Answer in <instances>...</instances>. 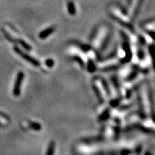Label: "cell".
Masks as SVG:
<instances>
[{
    "instance_id": "5",
    "label": "cell",
    "mask_w": 155,
    "mask_h": 155,
    "mask_svg": "<svg viewBox=\"0 0 155 155\" xmlns=\"http://www.w3.org/2000/svg\"><path fill=\"white\" fill-rule=\"evenodd\" d=\"M46 64L48 65L49 67H51L53 65V61L52 60H48L46 61Z\"/></svg>"
},
{
    "instance_id": "2",
    "label": "cell",
    "mask_w": 155,
    "mask_h": 155,
    "mask_svg": "<svg viewBox=\"0 0 155 155\" xmlns=\"http://www.w3.org/2000/svg\"><path fill=\"white\" fill-rule=\"evenodd\" d=\"M15 50H16L17 52H18V54H19L21 57H22L23 59H25V60L28 61V62H30V64H32V65H34V66H39L40 65L39 62H38L36 59H35V58H33L32 57H31L30 55L22 52V51L19 49H18V48H15Z\"/></svg>"
},
{
    "instance_id": "3",
    "label": "cell",
    "mask_w": 155,
    "mask_h": 155,
    "mask_svg": "<svg viewBox=\"0 0 155 155\" xmlns=\"http://www.w3.org/2000/svg\"><path fill=\"white\" fill-rule=\"evenodd\" d=\"M55 142H50L49 146H48V151L46 152L45 155H54V152H55Z\"/></svg>"
},
{
    "instance_id": "1",
    "label": "cell",
    "mask_w": 155,
    "mask_h": 155,
    "mask_svg": "<svg viewBox=\"0 0 155 155\" xmlns=\"http://www.w3.org/2000/svg\"><path fill=\"white\" fill-rule=\"evenodd\" d=\"M25 77V74L22 72H19L17 76L16 81L15 83V87H14L13 93L15 96H18L20 94L21 91V85H22V81Z\"/></svg>"
},
{
    "instance_id": "4",
    "label": "cell",
    "mask_w": 155,
    "mask_h": 155,
    "mask_svg": "<svg viewBox=\"0 0 155 155\" xmlns=\"http://www.w3.org/2000/svg\"><path fill=\"white\" fill-rule=\"evenodd\" d=\"M52 31H53V29H52V28H50L49 30H47L42 32V33L40 34V36L42 38H46V37H48L50 32H52Z\"/></svg>"
}]
</instances>
